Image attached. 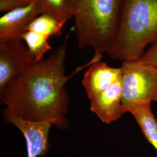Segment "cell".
Returning a JSON list of instances; mask_svg holds the SVG:
<instances>
[{"instance_id":"9","label":"cell","mask_w":157,"mask_h":157,"mask_svg":"<svg viewBox=\"0 0 157 157\" xmlns=\"http://www.w3.org/2000/svg\"><path fill=\"white\" fill-rule=\"evenodd\" d=\"M122 78V67H111L100 61L90 65L84 73L82 84L90 100Z\"/></svg>"},{"instance_id":"6","label":"cell","mask_w":157,"mask_h":157,"mask_svg":"<svg viewBox=\"0 0 157 157\" xmlns=\"http://www.w3.org/2000/svg\"><path fill=\"white\" fill-rule=\"evenodd\" d=\"M6 121L14 125L25 139L28 157L45 156L49 150V133L52 124L46 121L34 122L18 118L6 108L3 111Z\"/></svg>"},{"instance_id":"1","label":"cell","mask_w":157,"mask_h":157,"mask_svg":"<svg viewBox=\"0 0 157 157\" xmlns=\"http://www.w3.org/2000/svg\"><path fill=\"white\" fill-rule=\"evenodd\" d=\"M67 39L49 56L35 61L0 90L1 102L18 118L34 122H49L61 129L68 126L70 97L65 86L80 70L100 61L93 56L85 65L66 76L65 62Z\"/></svg>"},{"instance_id":"14","label":"cell","mask_w":157,"mask_h":157,"mask_svg":"<svg viewBox=\"0 0 157 157\" xmlns=\"http://www.w3.org/2000/svg\"><path fill=\"white\" fill-rule=\"evenodd\" d=\"M141 62L152 65L157 68V41L141 56Z\"/></svg>"},{"instance_id":"13","label":"cell","mask_w":157,"mask_h":157,"mask_svg":"<svg viewBox=\"0 0 157 157\" xmlns=\"http://www.w3.org/2000/svg\"><path fill=\"white\" fill-rule=\"evenodd\" d=\"M21 39L37 61L44 59L45 54L51 50L49 43L50 38L43 34L26 30L23 34Z\"/></svg>"},{"instance_id":"11","label":"cell","mask_w":157,"mask_h":157,"mask_svg":"<svg viewBox=\"0 0 157 157\" xmlns=\"http://www.w3.org/2000/svg\"><path fill=\"white\" fill-rule=\"evenodd\" d=\"M128 112L133 115L146 140L157 151V120L152 111L151 104L132 107Z\"/></svg>"},{"instance_id":"12","label":"cell","mask_w":157,"mask_h":157,"mask_svg":"<svg viewBox=\"0 0 157 157\" xmlns=\"http://www.w3.org/2000/svg\"><path fill=\"white\" fill-rule=\"evenodd\" d=\"M65 25L50 14H41L29 25L26 30L43 34L49 38L60 36Z\"/></svg>"},{"instance_id":"8","label":"cell","mask_w":157,"mask_h":157,"mask_svg":"<svg viewBox=\"0 0 157 157\" xmlns=\"http://www.w3.org/2000/svg\"><path fill=\"white\" fill-rule=\"evenodd\" d=\"M41 14L34 3L6 12L0 17V41L21 38L29 25Z\"/></svg>"},{"instance_id":"5","label":"cell","mask_w":157,"mask_h":157,"mask_svg":"<svg viewBox=\"0 0 157 157\" xmlns=\"http://www.w3.org/2000/svg\"><path fill=\"white\" fill-rule=\"evenodd\" d=\"M35 61L21 38L0 41V90Z\"/></svg>"},{"instance_id":"7","label":"cell","mask_w":157,"mask_h":157,"mask_svg":"<svg viewBox=\"0 0 157 157\" xmlns=\"http://www.w3.org/2000/svg\"><path fill=\"white\" fill-rule=\"evenodd\" d=\"M122 97V78L90 100V110L103 123L111 124L125 113Z\"/></svg>"},{"instance_id":"2","label":"cell","mask_w":157,"mask_h":157,"mask_svg":"<svg viewBox=\"0 0 157 157\" xmlns=\"http://www.w3.org/2000/svg\"><path fill=\"white\" fill-rule=\"evenodd\" d=\"M66 4L75 20L78 47L91 48L97 56L108 54L117 32L122 0H66Z\"/></svg>"},{"instance_id":"10","label":"cell","mask_w":157,"mask_h":157,"mask_svg":"<svg viewBox=\"0 0 157 157\" xmlns=\"http://www.w3.org/2000/svg\"><path fill=\"white\" fill-rule=\"evenodd\" d=\"M30 3L37 6L41 14H50L62 22L66 23L72 18L67 11L66 0H0V11L6 12Z\"/></svg>"},{"instance_id":"3","label":"cell","mask_w":157,"mask_h":157,"mask_svg":"<svg viewBox=\"0 0 157 157\" xmlns=\"http://www.w3.org/2000/svg\"><path fill=\"white\" fill-rule=\"evenodd\" d=\"M157 41V0H122L117 32L107 54L122 61L139 59Z\"/></svg>"},{"instance_id":"4","label":"cell","mask_w":157,"mask_h":157,"mask_svg":"<svg viewBox=\"0 0 157 157\" xmlns=\"http://www.w3.org/2000/svg\"><path fill=\"white\" fill-rule=\"evenodd\" d=\"M122 97L124 113L132 107L157 101V68L139 59L122 64Z\"/></svg>"}]
</instances>
